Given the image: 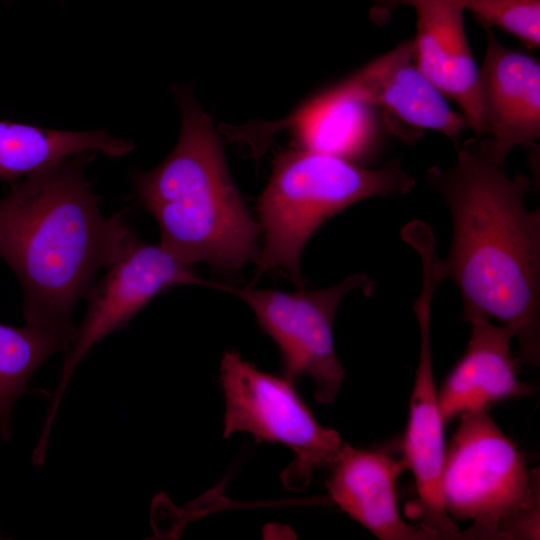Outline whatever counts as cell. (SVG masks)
I'll return each mask as SVG.
<instances>
[{
	"mask_svg": "<svg viewBox=\"0 0 540 540\" xmlns=\"http://www.w3.org/2000/svg\"><path fill=\"white\" fill-rule=\"evenodd\" d=\"M478 68L477 95L490 156L504 164L521 146L535 151L540 139V65L532 56L501 44L491 28Z\"/></svg>",
	"mask_w": 540,
	"mask_h": 540,
	"instance_id": "obj_11",
	"label": "cell"
},
{
	"mask_svg": "<svg viewBox=\"0 0 540 540\" xmlns=\"http://www.w3.org/2000/svg\"><path fill=\"white\" fill-rule=\"evenodd\" d=\"M427 183L445 201L452 218V241L442 259L471 312L508 327L519 345L521 363H540V212L528 210L526 176H509L482 138L457 149L455 164L426 172Z\"/></svg>",
	"mask_w": 540,
	"mask_h": 540,
	"instance_id": "obj_1",
	"label": "cell"
},
{
	"mask_svg": "<svg viewBox=\"0 0 540 540\" xmlns=\"http://www.w3.org/2000/svg\"><path fill=\"white\" fill-rule=\"evenodd\" d=\"M219 381L225 402L224 438L246 432L257 442L289 448L293 460L281 474L287 489H304L315 471L337 459L346 442L316 420L296 384L259 370L234 350L221 359Z\"/></svg>",
	"mask_w": 540,
	"mask_h": 540,
	"instance_id": "obj_6",
	"label": "cell"
},
{
	"mask_svg": "<svg viewBox=\"0 0 540 540\" xmlns=\"http://www.w3.org/2000/svg\"><path fill=\"white\" fill-rule=\"evenodd\" d=\"M133 149L132 141L105 130L64 131L0 120V179L11 184L83 152L120 158Z\"/></svg>",
	"mask_w": 540,
	"mask_h": 540,
	"instance_id": "obj_16",
	"label": "cell"
},
{
	"mask_svg": "<svg viewBox=\"0 0 540 540\" xmlns=\"http://www.w3.org/2000/svg\"><path fill=\"white\" fill-rule=\"evenodd\" d=\"M97 154L67 157L11 183L0 198V257L20 283L26 325L58 337L67 349L75 306L133 233L122 212L102 214L85 179Z\"/></svg>",
	"mask_w": 540,
	"mask_h": 540,
	"instance_id": "obj_2",
	"label": "cell"
},
{
	"mask_svg": "<svg viewBox=\"0 0 540 540\" xmlns=\"http://www.w3.org/2000/svg\"><path fill=\"white\" fill-rule=\"evenodd\" d=\"M181 109L178 141L168 156L132 181L160 229V245L178 259L236 272L258 256L254 221L227 171L209 117L192 94L175 90Z\"/></svg>",
	"mask_w": 540,
	"mask_h": 540,
	"instance_id": "obj_3",
	"label": "cell"
},
{
	"mask_svg": "<svg viewBox=\"0 0 540 540\" xmlns=\"http://www.w3.org/2000/svg\"><path fill=\"white\" fill-rule=\"evenodd\" d=\"M343 84L377 110L384 130L407 144L425 131L455 142L469 128L465 116L450 107L417 67L412 39L371 61Z\"/></svg>",
	"mask_w": 540,
	"mask_h": 540,
	"instance_id": "obj_10",
	"label": "cell"
},
{
	"mask_svg": "<svg viewBox=\"0 0 540 540\" xmlns=\"http://www.w3.org/2000/svg\"><path fill=\"white\" fill-rule=\"evenodd\" d=\"M416 13L414 60L424 76L455 102L475 137L486 135L477 95L478 67L467 40L463 12L455 0H375L371 14L388 19L399 5Z\"/></svg>",
	"mask_w": 540,
	"mask_h": 540,
	"instance_id": "obj_12",
	"label": "cell"
},
{
	"mask_svg": "<svg viewBox=\"0 0 540 540\" xmlns=\"http://www.w3.org/2000/svg\"><path fill=\"white\" fill-rule=\"evenodd\" d=\"M379 120L377 110L342 83L305 106L296 128L303 149L355 163L375 152Z\"/></svg>",
	"mask_w": 540,
	"mask_h": 540,
	"instance_id": "obj_15",
	"label": "cell"
},
{
	"mask_svg": "<svg viewBox=\"0 0 540 540\" xmlns=\"http://www.w3.org/2000/svg\"><path fill=\"white\" fill-rule=\"evenodd\" d=\"M327 491L342 511L382 540H428L434 537L400 516L396 482L406 469L382 447L357 448L345 443L332 463Z\"/></svg>",
	"mask_w": 540,
	"mask_h": 540,
	"instance_id": "obj_13",
	"label": "cell"
},
{
	"mask_svg": "<svg viewBox=\"0 0 540 540\" xmlns=\"http://www.w3.org/2000/svg\"><path fill=\"white\" fill-rule=\"evenodd\" d=\"M219 284L204 280L188 264L164 249L140 240L134 232L98 277L87 297V310L65 351L60 380L51 399L43 439H48L61 398L75 369L90 349L123 329L159 293L178 285Z\"/></svg>",
	"mask_w": 540,
	"mask_h": 540,
	"instance_id": "obj_8",
	"label": "cell"
},
{
	"mask_svg": "<svg viewBox=\"0 0 540 540\" xmlns=\"http://www.w3.org/2000/svg\"><path fill=\"white\" fill-rule=\"evenodd\" d=\"M414 185V178L402 168L400 160L367 169L307 149L279 153L258 201L264 242L255 260L254 279L266 272L282 271L303 286L301 254L324 222L359 201L407 194Z\"/></svg>",
	"mask_w": 540,
	"mask_h": 540,
	"instance_id": "obj_4",
	"label": "cell"
},
{
	"mask_svg": "<svg viewBox=\"0 0 540 540\" xmlns=\"http://www.w3.org/2000/svg\"><path fill=\"white\" fill-rule=\"evenodd\" d=\"M359 288L370 294L373 282L365 274H353L329 288L296 292L219 285L251 308L274 341L282 376L294 384L309 377L320 404L332 403L342 386L345 371L336 355L333 323L342 298Z\"/></svg>",
	"mask_w": 540,
	"mask_h": 540,
	"instance_id": "obj_7",
	"label": "cell"
},
{
	"mask_svg": "<svg viewBox=\"0 0 540 540\" xmlns=\"http://www.w3.org/2000/svg\"><path fill=\"white\" fill-rule=\"evenodd\" d=\"M459 418L445 450L440 490L453 521H473L461 538L538 539V469H528L488 409Z\"/></svg>",
	"mask_w": 540,
	"mask_h": 540,
	"instance_id": "obj_5",
	"label": "cell"
},
{
	"mask_svg": "<svg viewBox=\"0 0 540 540\" xmlns=\"http://www.w3.org/2000/svg\"><path fill=\"white\" fill-rule=\"evenodd\" d=\"M65 343L42 329L0 323V438L8 439L10 416L33 373Z\"/></svg>",
	"mask_w": 540,
	"mask_h": 540,
	"instance_id": "obj_17",
	"label": "cell"
},
{
	"mask_svg": "<svg viewBox=\"0 0 540 540\" xmlns=\"http://www.w3.org/2000/svg\"><path fill=\"white\" fill-rule=\"evenodd\" d=\"M463 319L471 325L468 345L437 391L444 424L533 390L518 378L521 361L511 351L513 332L504 325H494L480 313L464 314Z\"/></svg>",
	"mask_w": 540,
	"mask_h": 540,
	"instance_id": "obj_14",
	"label": "cell"
},
{
	"mask_svg": "<svg viewBox=\"0 0 540 540\" xmlns=\"http://www.w3.org/2000/svg\"><path fill=\"white\" fill-rule=\"evenodd\" d=\"M483 27H497L529 49L540 46V0H455Z\"/></svg>",
	"mask_w": 540,
	"mask_h": 540,
	"instance_id": "obj_18",
	"label": "cell"
},
{
	"mask_svg": "<svg viewBox=\"0 0 540 540\" xmlns=\"http://www.w3.org/2000/svg\"><path fill=\"white\" fill-rule=\"evenodd\" d=\"M421 264L422 286L414 303L420 330V352L402 442V459L405 468L414 476L418 494L410 517L434 539H460L461 531L447 514L440 490L446 447L430 339L432 299L443 275L435 261L425 259Z\"/></svg>",
	"mask_w": 540,
	"mask_h": 540,
	"instance_id": "obj_9",
	"label": "cell"
}]
</instances>
